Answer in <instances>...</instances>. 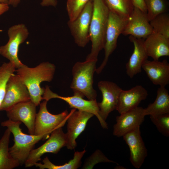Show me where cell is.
<instances>
[{
  "label": "cell",
  "instance_id": "obj_1",
  "mask_svg": "<svg viewBox=\"0 0 169 169\" xmlns=\"http://www.w3.org/2000/svg\"><path fill=\"white\" fill-rule=\"evenodd\" d=\"M55 70V65L48 62H43L33 68L24 64L16 70L17 74L29 92L30 100L37 106L43 100L44 88L41 87V83L51 81Z\"/></svg>",
  "mask_w": 169,
  "mask_h": 169
},
{
  "label": "cell",
  "instance_id": "obj_2",
  "mask_svg": "<svg viewBox=\"0 0 169 169\" xmlns=\"http://www.w3.org/2000/svg\"><path fill=\"white\" fill-rule=\"evenodd\" d=\"M93 9L91 21L90 53L86 60H98L100 51L104 48L110 10L105 0H93Z\"/></svg>",
  "mask_w": 169,
  "mask_h": 169
},
{
  "label": "cell",
  "instance_id": "obj_3",
  "mask_svg": "<svg viewBox=\"0 0 169 169\" xmlns=\"http://www.w3.org/2000/svg\"><path fill=\"white\" fill-rule=\"evenodd\" d=\"M98 60H86L83 62H77L73 66V76L70 88L74 94L83 97L85 96L88 100H96L97 94L94 89V74L96 69Z\"/></svg>",
  "mask_w": 169,
  "mask_h": 169
},
{
  "label": "cell",
  "instance_id": "obj_4",
  "mask_svg": "<svg viewBox=\"0 0 169 169\" xmlns=\"http://www.w3.org/2000/svg\"><path fill=\"white\" fill-rule=\"evenodd\" d=\"M22 122L8 119L1 123V125L7 127L14 136V143L9 148L12 157L22 165L24 164L31 151L36 144L42 139L48 138L44 135H28L22 132L20 128Z\"/></svg>",
  "mask_w": 169,
  "mask_h": 169
},
{
  "label": "cell",
  "instance_id": "obj_5",
  "mask_svg": "<svg viewBox=\"0 0 169 169\" xmlns=\"http://www.w3.org/2000/svg\"><path fill=\"white\" fill-rule=\"evenodd\" d=\"M48 101L44 100L39 104V110L36 117L34 135H44L48 138L54 131L64 125L69 113L67 110L57 115L50 113L47 108Z\"/></svg>",
  "mask_w": 169,
  "mask_h": 169
},
{
  "label": "cell",
  "instance_id": "obj_6",
  "mask_svg": "<svg viewBox=\"0 0 169 169\" xmlns=\"http://www.w3.org/2000/svg\"><path fill=\"white\" fill-rule=\"evenodd\" d=\"M128 19L110 11L103 48L104 58L101 65L96 68L97 74L101 72L106 65L110 56L116 49L118 37L122 34Z\"/></svg>",
  "mask_w": 169,
  "mask_h": 169
},
{
  "label": "cell",
  "instance_id": "obj_7",
  "mask_svg": "<svg viewBox=\"0 0 169 169\" xmlns=\"http://www.w3.org/2000/svg\"><path fill=\"white\" fill-rule=\"evenodd\" d=\"M8 34L9 40L5 45L0 47V54L18 69L24 65L18 56L19 47L27 38L29 32L24 24H19L11 27Z\"/></svg>",
  "mask_w": 169,
  "mask_h": 169
},
{
  "label": "cell",
  "instance_id": "obj_8",
  "mask_svg": "<svg viewBox=\"0 0 169 169\" xmlns=\"http://www.w3.org/2000/svg\"><path fill=\"white\" fill-rule=\"evenodd\" d=\"M93 9V0H90L75 19L68 22L71 33L79 47H85L90 41V26Z\"/></svg>",
  "mask_w": 169,
  "mask_h": 169
},
{
  "label": "cell",
  "instance_id": "obj_9",
  "mask_svg": "<svg viewBox=\"0 0 169 169\" xmlns=\"http://www.w3.org/2000/svg\"><path fill=\"white\" fill-rule=\"evenodd\" d=\"M66 136L60 127L54 131L48 140L42 145L30 152L25 163L26 167L34 166V164L41 160V157L46 153H57L63 147L66 146Z\"/></svg>",
  "mask_w": 169,
  "mask_h": 169
},
{
  "label": "cell",
  "instance_id": "obj_10",
  "mask_svg": "<svg viewBox=\"0 0 169 169\" xmlns=\"http://www.w3.org/2000/svg\"><path fill=\"white\" fill-rule=\"evenodd\" d=\"M82 96L77 94H74L71 96H63L53 92L47 85L44 88L43 95V100L48 101L53 98H58L65 101L70 108L77 109L78 110L88 112L92 113L99 120L103 128L107 129L108 125L106 121H103L99 114V108L96 100H87Z\"/></svg>",
  "mask_w": 169,
  "mask_h": 169
},
{
  "label": "cell",
  "instance_id": "obj_11",
  "mask_svg": "<svg viewBox=\"0 0 169 169\" xmlns=\"http://www.w3.org/2000/svg\"><path fill=\"white\" fill-rule=\"evenodd\" d=\"M98 87L102 95V100L98 102L99 115L105 121L109 114L117 107L120 94L122 89L115 83L106 80H101Z\"/></svg>",
  "mask_w": 169,
  "mask_h": 169
},
{
  "label": "cell",
  "instance_id": "obj_12",
  "mask_svg": "<svg viewBox=\"0 0 169 169\" xmlns=\"http://www.w3.org/2000/svg\"><path fill=\"white\" fill-rule=\"evenodd\" d=\"M30 100V95L27 87L17 74H13L7 82L0 111H6L17 104Z\"/></svg>",
  "mask_w": 169,
  "mask_h": 169
},
{
  "label": "cell",
  "instance_id": "obj_13",
  "mask_svg": "<svg viewBox=\"0 0 169 169\" xmlns=\"http://www.w3.org/2000/svg\"><path fill=\"white\" fill-rule=\"evenodd\" d=\"M76 110L73 108L71 110L67 121L66 146L70 150L76 147V139L84 131L89 119L94 115L88 112Z\"/></svg>",
  "mask_w": 169,
  "mask_h": 169
},
{
  "label": "cell",
  "instance_id": "obj_14",
  "mask_svg": "<svg viewBox=\"0 0 169 169\" xmlns=\"http://www.w3.org/2000/svg\"><path fill=\"white\" fill-rule=\"evenodd\" d=\"M153 32L147 13L134 7L122 34L138 38H146Z\"/></svg>",
  "mask_w": 169,
  "mask_h": 169
},
{
  "label": "cell",
  "instance_id": "obj_15",
  "mask_svg": "<svg viewBox=\"0 0 169 169\" xmlns=\"http://www.w3.org/2000/svg\"><path fill=\"white\" fill-rule=\"evenodd\" d=\"M145 115L144 108L137 106L116 117V123L114 125L113 134L117 137L140 127L144 121Z\"/></svg>",
  "mask_w": 169,
  "mask_h": 169
},
{
  "label": "cell",
  "instance_id": "obj_16",
  "mask_svg": "<svg viewBox=\"0 0 169 169\" xmlns=\"http://www.w3.org/2000/svg\"><path fill=\"white\" fill-rule=\"evenodd\" d=\"M36 106L30 100L17 104L6 111L9 120L23 122L28 129L29 134L34 135Z\"/></svg>",
  "mask_w": 169,
  "mask_h": 169
},
{
  "label": "cell",
  "instance_id": "obj_17",
  "mask_svg": "<svg viewBox=\"0 0 169 169\" xmlns=\"http://www.w3.org/2000/svg\"><path fill=\"white\" fill-rule=\"evenodd\" d=\"M129 146L130 161L136 168H140L147 156V150L141 135L140 126L126 134L123 136Z\"/></svg>",
  "mask_w": 169,
  "mask_h": 169
},
{
  "label": "cell",
  "instance_id": "obj_18",
  "mask_svg": "<svg viewBox=\"0 0 169 169\" xmlns=\"http://www.w3.org/2000/svg\"><path fill=\"white\" fill-rule=\"evenodd\" d=\"M148 95L147 90L141 85H136L127 90H122L116 110L120 114L138 106Z\"/></svg>",
  "mask_w": 169,
  "mask_h": 169
},
{
  "label": "cell",
  "instance_id": "obj_19",
  "mask_svg": "<svg viewBox=\"0 0 169 169\" xmlns=\"http://www.w3.org/2000/svg\"><path fill=\"white\" fill-rule=\"evenodd\" d=\"M142 68L154 85L165 87L169 84V63L166 59L162 61L147 59L143 64Z\"/></svg>",
  "mask_w": 169,
  "mask_h": 169
},
{
  "label": "cell",
  "instance_id": "obj_20",
  "mask_svg": "<svg viewBox=\"0 0 169 169\" xmlns=\"http://www.w3.org/2000/svg\"><path fill=\"white\" fill-rule=\"evenodd\" d=\"M129 39L133 43L134 48L125 68L127 74L132 78L141 72L142 65L148 57L144 46V40L131 36H130Z\"/></svg>",
  "mask_w": 169,
  "mask_h": 169
},
{
  "label": "cell",
  "instance_id": "obj_21",
  "mask_svg": "<svg viewBox=\"0 0 169 169\" xmlns=\"http://www.w3.org/2000/svg\"><path fill=\"white\" fill-rule=\"evenodd\" d=\"M143 45L147 56L153 60L169 56V38L161 34L153 32L144 40Z\"/></svg>",
  "mask_w": 169,
  "mask_h": 169
},
{
  "label": "cell",
  "instance_id": "obj_22",
  "mask_svg": "<svg viewBox=\"0 0 169 169\" xmlns=\"http://www.w3.org/2000/svg\"><path fill=\"white\" fill-rule=\"evenodd\" d=\"M145 115H157L169 114V94L165 87H160L154 102L144 108Z\"/></svg>",
  "mask_w": 169,
  "mask_h": 169
},
{
  "label": "cell",
  "instance_id": "obj_23",
  "mask_svg": "<svg viewBox=\"0 0 169 169\" xmlns=\"http://www.w3.org/2000/svg\"><path fill=\"white\" fill-rule=\"evenodd\" d=\"M11 133L7 128L0 139V169H12L20 165L9 151V145Z\"/></svg>",
  "mask_w": 169,
  "mask_h": 169
},
{
  "label": "cell",
  "instance_id": "obj_24",
  "mask_svg": "<svg viewBox=\"0 0 169 169\" xmlns=\"http://www.w3.org/2000/svg\"><path fill=\"white\" fill-rule=\"evenodd\" d=\"M86 152L84 149L82 151L75 152L73 158L63 165H55L46 157L42 160L43 163L37 162L34 166L40 169H77L81 166V159Z\"/></svg>",
  "mask_w": 169,
  "mask_h": 169
},
{
  "label": "cell",
  "instance_id": "obj_25",
  "mask_svg": "<svg viewBox=\"0 0 169 169\" xmlns=\"http://www.w3.org/2000/svg\"><path fill=\"white\" fill-rule=\"evenodd\" d=\"M105 1L110 11L126 18H129L134 8L132 0Z\"/></svg>",
  "mask_w": 169,
  "mask_h": 169
},
{
  "label": "cell",
  "instance_id": "obj_26",
  "mask_svg": "<svg viewBox=\"0 0 169 169\" xmlns=\"http://www.w3.org/2000/svg\"><path fill=\"white\" fill-rule=\"evenodd\" d=\"M153 32L169 38V15L167 13L160 14L150 21Z\"/></svg>",
  "mask_w": 169,
  "mask_h": 169
},
{
  "label": "cell",
  "instance_id": "obj_27",
  "mask_svg": "<svg viewBox=\"0 0 169 169\" xmlns=\"http://www.w3.org/2000/svg\"><path fill=\"white\" fill-rule=\"evenodd\" d=\"M147 8L149 21L158 15L167 13L168 10L167 0H143Z\"/></svg>",
  "mask_w": 169,
  "mask_h": 169
},
{
  "label": "cell",
  "instance_id": "obj_28",
  "mask_svg": "<svg viewBox=\"0 0 169 169\" xmlns=\"http://www.w3.org/2000/svg\"><path fill=\"white\" fill-rule=\"evenodd\" d=\"M16 69L10 62L4 63L0 66V107L4 97L7 82L16 71Z\"/></svg>",
  "mask_w": 169,
  "mask_h": 169
},
{
  "label": "cell",
  "instance_id": "obj_29",
  "mask_svg": "<svg viewBox=\"0 0 169 169\" xmlns=\"http://www.w3.org/2000/svg\"><path fill=\"white\" fill-rule=\"evenodd\" d=\"M90 0H67L66 10L69 20L75 19Z\"/></svg>",
  "mask_w": 169,
  "mask_h": 169
},
{
  "label": "cell",
  "instance_id": "obj_30",
  "mask_svg": "<svg viewBox=\"0 0 169 169\" xmlns=\"http://www.w3.org/2000/svg\"><path fill=\"white\" fill-rule=\"evenodd\" d=\"M152 123L163 135L169 136V114L157 115H150Z\"/></svg>",
  "mask_w": 169,
  "mask_h": 169
},
{
  "label": "cell",
  "instance_id": "obj_31",
  "mask_svg": "<svg viewBox=\"0 0 169 169\" xmlns=\"http://www.w3.org/2000/svg\"><path fill=\"white\" fill-rule=\"evenodd\" d=\"M102 162L113 163L118 164L117 163L108 159L100 150H97L87 159L82 168L92 169L96 164Z\"/></svg>",
  "mask_w": 169,
  "mask_h": 169
},
{
  "label": "cell",
  "instance_id": "obj_32",
  "mask_svg": "<svg viewBox=\"0 0 169 169\" xmlns=\"http://www.w3.org/2000/svg\"><path fill=\"white\" fill-rule=\"evenodd\" d=\"M134 7H136L143 12L147 13L146 7L143 0H132Z\"/></svg>",
  "mask_w": 169,
  "mask_h": 169
},
{
  "label": "cell",
  "instance_id": "obj_33",
  "mask_svg": "<svg viewBox=\"0 0 169 169\" xmlns=\"http://www.w3.org/2000/svg\"><path fill=\"white\" fill-rule=\"evenodd\" d=\"M40 4L43 7H56L57 4V0H41Z\"/></svg>",
  "mask_w": 169,
  "mask_h": 169
},
{
  "label": "cell",
  "instance_id": "obj_34",
  "mask_svg": "<svg viewBox=\"0 0 169 169\" xmlns=\"http://www.w3.org/2000/svg\"><path fill=\"white\" fill-rule=\"evenodd\" d=\"M9 9V5L7 3H0V16Z\"/></svg>",
  "mask_w": 169,
  "mask_h": 169
},
{
  "label": "cell",
  "instance_id": "obj_35",
  "mask_svg": "<svg viewBox=\"0 0 169 169\" xmlns=\"http://www.w3.org/2000/svg\"><path fill=\"white\" fill-rule=\"evenodd\" d=\"M9 5H11L13 7H16L21 0H7Z\"/></svg>",
  "mask_w": 169,
  "mask_h": 169
},
{
  "label": "cell",
  "instance_id": "obj_36",
  "mask_svg": "<svg viewBox=\"0 0 169 169\" xmlns=\"http://www.w3.org/2000/svg\"><path fill=\"white\" fill-rule=\"evenodd\" d=\"M0 3L8 4V2L7 0H0Z\"/></svg>",
  "mask_w": 169,
  "mask_h": 169
}]
</instances>
